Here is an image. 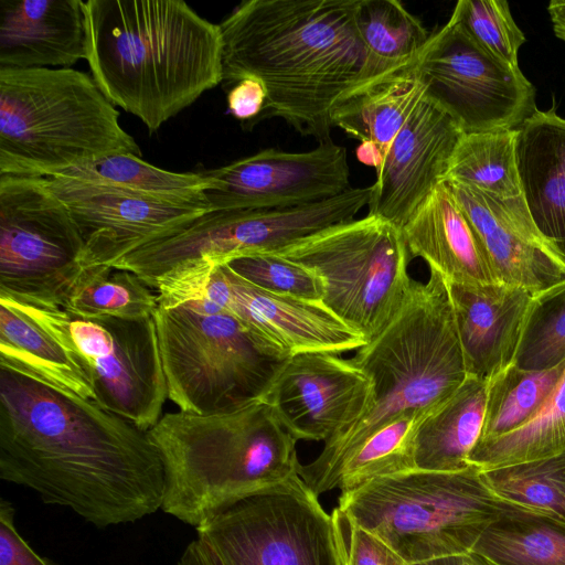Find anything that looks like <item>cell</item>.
I'll list each match as a JSON object with an SVG mask.
<instances>
[{
	"mask_svg": "<svg viewBox=\"0 0 565 565\" xmlns=\"http://www.w3.org/2000/svg\"><path fill=\"white\" fill-rule=\"evenodd\" d=\"M0 478L98 529L153 514L164 494L148 431L1 359Z\"/></svg>",
	"mask_w": 565,
	"mask_h": 565,
	"instance_id": "6da1fadb",
	"label": "cell"
},
{
	"mask_svg": "<svg viewBox=\"0 0 565 565\" xmlns=\"http://www.w3.org/2000/svg\"><path fill=\"white\" fill-rule=\"evenodd\" d=\"M356 7L358 0L241 2L218 24L223 82L258 79L267 94L263 117H278L319 142L331 140L334 107L374 81Z\"/></svg>",
	"mask_w": 565,
	"mask_h": 565,
	"instance_id": "7a4b0ae2",
	"label": "cell"
},
{
	"mask_svg": "<svg viewBox=\"0 0 565 565\" xmlns=\"http://www.w3.org/2000/svg\"><path fill=\"white\" fill-rule=\"evenodd\" d=\"M86 61L115 105L150 132L223 82L218 24L181 0H87Z\"/></svg>",
	"mask_w": 565,
	"mask_h": 565,
	"instance_id": "3957f363",
	"label": "cell"
},
{
	"mask_svg": "<svg viewBox=\"0 0 565 565\" xmlns=\"http://www.w3.org/2000/svg\"><path fill=\"white\" fill-rule=\"evenodd\" d=\"M371 381L373 402L353 424L301 465L299 476L319 497L340 462L373 433L412 414L427 416L445 404L467 379L463 353L445 278L430 269L414 281L393 322L349 359Z\"/></svg>",
	"mask_w": 565,
	"mask_h": 565,
	"instance_id": "277c9868",
	"label": "cell"
},
{
	"mask_svg": "<svg viewBox=\"0 0 565 565\" xmlns=\"http://www.w3.org/2000/svg\"><path fill=\"white\" fill-rule=\"evenodd\" d=\"M148 434L164 469L161 509L195 530L301 467L298 440L262 399L212 415L167 413Z\"/></svg>",
	"mask_w": 565,
	"mask_h": 565,
	"instance_id": "5b68a950",
	"label": "cell"
},
{
	"mask_svg": "<svg viewBox=\"0 0 565 565\" xmlns=\"http://www.w3.org/2000/svg\"><path fill=\"white\" fill-rule=\"evenodd\" d=\"M115 153L141 150L92 76L0 67V174L54 177Z\"/></svg>",
	"mask_w": 565,
	"mask_h": 565,
	"instance_id": "8992f818",
	"label": "cell"
},
{
	"mask_svg": "<svg viewBox=\"0 0 565 565\" xmlns=\"http://www.w3.org/2000/svg\"><path fill=\"white\" fill-rule=\"evenodd\" d=\"M513 503L486 484L471 465L459 471L414 469L341 492L347 522L382 540L406 565L467 554Z\"/></svg>",
	"mask_w": 565,
	"mask_h": 565,
	"instance_id": "52a82bcc",
	"label": "cell"
},
{
	"mask_svg": "<svg viewBox=\"0 0 565 565\" xmlns=\"http://www.w3.org/2000/svg\"><path fill=\"white\" fill-rule=\"evenodd\" d=\"M153 318L168 398L181 412L212 415L260 399L289 356L222 309L159 307Z\"/></svg>",
	"mask_w": 565,
	"mask_h": 565,
	"instance_id": "ba28073f",
	"label": "cell"
},
{
	"mask_svg": "<svg viewBox=\"0 0 565 565\" xmlns=\"http://www.w3.org/2000/svg\"><path fill=\"white\" fill-rule=\"evenodd\" d=\"M323 281L321 305L370 343L406 305L414 279L402 230L367 214L328 227L277 253Z\"/></svg>",
	"mask_w": 565,
	"mask_h": 565,
	"instance_id": "9c48e42d",
	"label": "cell"
},
{
	"mask_svg": "<svg viewBox=\"0 0 565 565\" xmlns=\"http://www.w3.org/2000/svg\"><path fill=\"white\" fill-rule=\"evenodd\" d=\"M343 522L295 475L235 502L195 540L211 565H347Z\"/></svg>",
	"mask_w": 565,
	"mask_h": 565,
	"instance_id": "30bf717a",
	"label": "cell"
},
{
	"mask_svg": "<svg viewBox=\"0 0 565 565\" xmlns=\"http://www.w3.org/2000/svg\"><path fill=\"white\" fill-rule=\"evenodd\" d=\"M55 338L88 373L95 403L148 431L168 398L154 318H87L0 296Z\"/></svg>",
	"mask_w": 565,
	"mask_h": 565,
	"instance_id": "8fae6325",
	"label": "cell"
},
{
	"mask_svg": "<svg viewBox=\"0 0 565 565\" xmlns=\"http://www.w3.org/2000/svg\"><path fill=\"white\" fill-rule=\"evenodd\" d=\"M86 268L82 235L46 179L0 174V296L63 308Z\"/></svg>",
	"mask_w": 565,
	"mask_h": 565,
	"instance_id": "7c38bea8",
	"label": "cell"
},
{
	"mask_svg": "<svg viewBox=\"0 0 565 565\" xmlns=\"http://www.w3.org/2000/svg\"><path fill=\"white\" fill-rule=\"evenodd\" d=\"M424 96L463 134L518 129L536 110V90L520 67L493 56L455 22L430 34L418 58Z\"/></svg>",
	"mask_w": 565,
	"mask_h": 565,
	"instance_id": "4fadbf2b",
	"label": "cell"
},
{
	"mask_svg": "<svg viewBox=\"0 0 565 565\" xmlns=\"http://www.w3.org/2000/svg\"><path fill=\"white\" fill-rule=\"evenodd\" d=\"M203 173L213 179L210 211L296 206L351 188L347 149L332 140L302 152L265 149Z\"/></svg>",
	"mask_w": 565,
	"mask_h": 565,
	"instance_id": "5bb4252c",
	"label": "cell"
},
{
	"mask_svg": "<svg viewBox=\"0 0 565 565\" xmlns=\"http://www.w3.org/2000/svg\"><path fill=\"white\" fill-rule=\"evenodd\" d=\"M175 298L181 305L200 299L214 302L289 355L305 351L340 354L366 344L321 302L265 291L225 264L216 265L207 278L182 287Z\"/></svg>",
	"mask_w": 565,
	"mask_h": 565,
	"instance_id": "9a60e30c",
	"label": "cell"
},
{
	"mask_svg": "<svg viewBox=\"0 0 565 565\" xmlns=\"http://www.w3.org/2000/svg\"><path fill=\"white\" fill-rule=\"evenodd\" d=\"M260 399L297 440L327 441L369 411L373 390L350 360L305 351L286 359Z\"/></svg>",
	"mask_w": 565,
	"mask_h": 565,
	"instance_id": "2e32d148",
	"label": "cell"
},
{
	"mask_svg": "<svg viewBox=\"0 0 565 565\" xmlns=\"http://www.w3.org/2000/svg\"><path fill=\"white\" fill-rule=\"evenodd\" d=\"M45 179L82 235L87 268L111 266L131 250L210 211L64 177Z\"/></svg>",
	"mask_w": 565,
	"mask_h": 565,
	"instance_id": "e0dca14e",
	"label": "cell"
},
{
	"mask_svg": "<svg viewBox=\"0 0 565 565\" xmlns=\"http://www.w3.org/2000/svg\"><path fill=\"white\" fill-rule=\"evenodd\" d=\"M463 132L425 96L392 141L376 171L367 203L370 215L402 227L441 183Z\"/></svg>",
	"mask_w": 565,
	"mask_h": 565,
	"instance_id": "ac0fdd59",
	"label": "cell"
},
{
	"mask_svg": "<svg viewBox=\"0 0 565 565\" xmlns=\"http://www.w3.org/2000/svg\"><path fill=\"white\" fill-rule=\"evenodd\" d=\"M482 244L500 282L534 297L565 284V258L535 225L523 195L502 199L444 180Z\"/></svg>",
	"mask_w": 565,
	"mask_h": 565,
	"instance_id": "d6986e66",
	"label": "cell"
},
{
	"mask_svg": "<svg viewBox=\"0 0 565 565\" xmlns=\"http://www.w3.org/2000/svg\"><path fill=\"white\" fill-rule=\"evenodd\" d=\"M446 282L467 375L489 382L515 363L535 297L503 282Z\"/></svg>",
	"mask_w": 565,
	"mask_h": 565,
	"instance_id": "ffe728a7",
	"label": "cell"
},
{
	"mask_svg": "<svg viewBox=\"0 0 565 565\" xmlns=\"http://www.w3.org/2000/svg\"><path fill=\"white\" fill-rule=\"evenodd\" d=\"M82 0H0V67L71 68L86 58Z\"/></svg>",
	"mask_w": 565,
	"mask_h": 565,
	"instance_id": "44dd1931",
	"label": "cell"
},
{
	"mask_svg": "<svg viewBox=\"0 0 565 565\" xmlns=\"http://www.w3.org/2000/svg\"><path fill=\"white\" fill-rule=\"evenodd\" d=\"M402 233L413 257L446 281L458 284L500 282L487 253L445 181L417 207Z\"/></svg>",
	"mask_w": 565,
	"mask_h": 565,
	"instance_id": "7402d4cb",
	"label": "cell"
},
{
	"mask_svg": "<svg viewBox=\"0 0 565 565\" xmlns=\"http://www.w3.org/2000/svg\"><path fill=\"white\" fill-rule=\"evenodd\" d=\"M522 194L542 235L565 258V118L536 110L516 129Z\"/></svg>",
	"mask_w": 565,
	"mask_h": 565,
	"instance_id": "603a6c76",
	"label": "cell"
},
{
	"mask_svg": "<svg viewBox=\"0 0 565 565\" xmlns=\"http://www.w3.org/2000/svg\"><path fill=\"white\" fill-rule=\"evenodd\" d=\"M418 58L348 94L332 111L333 127L361 141L359 159L376 171L424 96Z\"/></svg>",
	"mask_w": 565,
	"mask_h": 565,
	"instance_id": "cb8c5ba5",
	"label": "cell"
},
{
	"mask_svg": "<svg viewBox=\"0 0 565 565\" xmlns=\"http://www.w3.org/2000/svg\"><path fill=\"white\" fill-rule=\"evenodd\" d=\"M488 383L467 376L445 404L420 420L414 439L416 469L459 471L471 466L468 458L481 435Z\"/></svg>",
	"mask_w": 565,
	"mask_h": 565,
	"instance_id": "d4e9b609",
	"label": "cell"
},
{
	"mask_svg": "<svg viewBox=\"0 0 565 565\" xmlns=\"http://www.w3.org/2000/svg\"><path fill=\"white\" fill-rule=\"evenodd\" d=\"M116 188L158 201L209 207L213 179L203 172L179 173L152 166L132 153H115L70 168L57 175Z\"/></svg>",
	"mask_w": 565,
	"mask_h": 565,
	"instance_id": "484cf974",
	"label": "cell"
},
{
	"mask_svg": "<svg viewBox=\"0 0 565 565\" xmlns=\"http://www.w3.org/2000/svg\"><path fill=\"white\" fill-rule=\"evenodd\" d=\"M494 565H565V523L513 503L472 551Z\"/></svg>",
	"mask_w": 565,
	"mask_h": 565,
	"instance_id": "4316f807",
	"label": "cell"
},
{
	"mask_svg": "<svg viewBox=\"0 0 565 565\" xmlns=\"http://www.w3.org/2000/svg\"><path fill=\"white\" fill-rule=\"evenodd\" d=\"M0 359L95 402L93 382L76 358L34 320L3 300H0Z\"/></svg>",
	"mask_w": 565,
	"mask_h": 565,
	"instance_id": "83f0119b",
	"label": "cell"
},
{
	"mask_svg": "<svg viewBox=\"0 0 565 565\" xmlns=\"http://www.w3.org/2000/svg\"><path fill=\"white\" fill-rule=\"evenodd\" d=\"M355 22L374 79L418 58L430 38L397 0H358Z\"/></svg>",
	"mask_w": 565,
	"mask_h": 565,
	"instance_id": "f1b7e54d",
	"label": "cell"
},
{
	"mask_svg": "<svg viewBox=\"0 0 565 565\" xmlns=\"http://www.w3.org/2000/svg\"><path fill=\"white\" fill-rule=\"evenodd\" d=\"M445 180L502 199L523 195L516 160V129L463 134Z\"/></svg>",
	"mask_w": 565,
	"mask_h": 565,
	"instance_id": "f546056e",
	"label": "cell"
},
{
	"mask_svg": "<svg viewBox=\"0 0 565 565\" xmlns=\"http://www.w3.org/2000/svg\"><path fill=\"white\" fill-rule=\"evenodd\" d=\"M565 451V372L536 415L522 427L478 441L468 462L481 471L539 460Z\"/></svg>",
	"mask_w": 565,
	"mask_h": 565,
	"instance_id": "4dcf8cb0",
	"label": "cell"
},
{
	"mask_svg": "<svg viewBox=\"0 0 565 565\" xmlns=\"http://www.w3.org/2000/svg\"><path fill=\"white\" fill-rule=\"evenodd\" d=\"M424 417H399L369 436L340 462L321 494L335 489L350 491L371 480L416 469L414 439Z\"/></svg>",
	"mask_w": 565,
	"mask_h": 565,
	"instance_id": "1f68e13d",
	"label": "cell"
},
{
	"mask_svg": "<svg viewBox=\"0 0 565 565\" xmlns=\"http://www.w3.org/2000/svg\"><path fill=\"white\" fill-rule=\"evenodd\" d=\"M565 372V360L551 369L512 364L488 383L483 426L478 441L509 434L530 422Z\"/></svg>",
	"mask_w": 565,
	"mask_h": 565,
	"instance_id": "d6a6232c",
	"label": "cell"
},
{
	"mask_svg": "<svg viewBox=\"0 0 565 565\" xmlns=\"http://www.w3.org/2000/svg\"><path fill=\"white\" fill-rule=\"evenodd\" d=\"M64 309L87 318L146 319L159 308L158 295L138 275L114 266L88 267Z\"/></svg>",
	"mask_w": 565,
	"mask_h": 565,
	"instance_id": "836d02e7",
	"label": "cell"
},
{
	"mask_svg": "<svg viewBox=\"0 0 565 565\" xmlns=\"http://www.w3.org/2000/svg\"><path fill=\"white\" fill-rule=\"evenodd\" d=\"M501 499L546 513L565 523V451L558 455L481 471Z\"/></svg>",
	"mask_w": 565,
	"mask_h": 565,
	"instance_id": "e575fe53",
	"label": "cell"
},
{
	"mask_svg": "<svg viewBox=\"0 0 565 565\" xmlns=\"http://www.w3.org/2000/svg\"><path fill=\"white\" fill-rule=\"evenodd\" d=\"M565 360V284L535 297L515 358L525 370L551 369Z\"/></svg>",
	"mask_w": 565,
	"mask_h": 565,
	"instance_id": "d590c367",
	"label": "cell"
},
{
	"mask_svg": "<svg viewBox=\"0 0 565 565\" xmlns=\"http://www.w3.org/2000/svg\"><path fill=\"white\" fill-rule=\"evenodd\" d=\"M450 21L483 50L519 67L518 54L525 36L515 23L509 3L504 0H460Z\"/></svg>",
	"mask_w": 565,
	"mask_h": 565,
	"instance_id": "8d00e7d4",
	"label": "cell"
},
{
	"mask_svg": "<svg viewBox=\"0 0 565 565\" xmlns=\"http://www.w3.org/2000/svg\"><path fill=\"white\" fill-rule=\"evenodd\" d=\"M225 265L265 291L312 302H321L323 298V281L317 274L277 254L242 255Z\"/></svg>",
	"mask_w": 565,
	"mask_h": 565,
	"instance_id": "74e56055",
	"label": "cell"
},
{
	"mask_svg": "<svg viewBox=\"0 0 565 565\" xmlns=\"http://www.w3.org/2000/svg\"><path fill=\"white\" fill-rule=\"evenodd\" d=\"M15 509L0 500V565H58L39 555L21 536L14 523Z\"/></svg>",
	"mask_w": 565,
	"mask_h": 565,
	"instance_id": "f35d334b",
	"label": "cell"
},
{
	"mask_svg": "<svg viewBox=\"0 0 565 565\" xmlns=\"http://www.w3.org/2000/svg\"><path fill=\"white\" fill-rule=\"evenodd\" d=\"M344 522L350 533L349 544H347V565H406L377 536L345 520Z\"/></svg>",
	"mask_w": 565,
	"mask_h": 565,
	"instance_id": "ab89813d",
	"label": "cell"
},
{
	"mask_svg": "<svg viewBox=\"0 0 565 565\" xmlns=\"http://www.w3.org/2000/svg\"><path fill=\"white\" fill-rule=\"evenodd\" d=\"M266 98V89L258 79L244 78L232 86L227 94L228 111L242 121H250L263 114Z\"/></svg>",
	"mask_w": 565,
	"mask_h": 565,
	"instance_id": "60d3db41",
	"label": "cell"
},
{
	"mask_svg": "<svg viewBox=\"0 0 565 565\" xmlns=\"http://www.w3.org/2000/svg\"><path fill=\"white\" fill-rule=\"evenodd\" d=\"M419 565H494L484 557L469 552L467 554L439 558Z\"/></svg>",
	"mask_w": 565,
	"mask_h": 565,
	"instance_id": "b9f144b4",
	"label": "cell"
},
{
	"mask_svg": "<svg viewBox=\"0 0 565 565\" xmlns=\"http://www.w3.org/2000/svg\"><path fill=\"white\" fill-rule=\"evenodd\" d=\"M554 33L565 41V0H552L547 6Z\"/></svg>",
	"mask_w": 565,
	"mask_h": 565,
	"instance_id": "7bdbcfd3",
	"label": "cell"
},
{
	"mask_svg": "<svg viewBox=\"0 0 565 565\" xmlns=\"http://www.w3.org/2000/svg\"><path fill=\"white\" fill-rule=\"evenodd\" d=\"M178 565H211L196 540H193L182 553Z\"/></svg>",
	"mask_w": 565,
	"mask_h": 565,
	"instance_id": "ee69618b",
	"label": "cell"
}]
</instances>
